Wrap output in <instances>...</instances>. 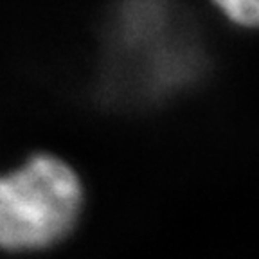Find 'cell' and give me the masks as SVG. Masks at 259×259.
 Here are the masks:
<instances>
[{
	"mask_svg": "<svg viewBox=\"0 0 259 259\" xmlns=\"http://www.w3.org/2000/svg\"><path fill=\"white\" fill-rule=\"evenodd\" d=\"M218 8L232 24L259 29V0H223Z\"/></svg>",
	"mask_w": 259,
	"mask_h": 259,
	"instance_id": "obj_2",
	"label": "cell"
},
{
	"mask_svg": "<svg viewBox=\"0 0 259 259\" xmlns=\"http://www.w3.org/2000/svg\"><path fill=\"white\" fill-rule=\"evenodd\" d=\"M81 207V184L69 164L36 155L0 177V248L38 250L72 229Z\"/></svg>",
	"mask_w": 259,
	"mask_h": 259,
	"instance_id": "obj_1",
	"label": "cell"
}]
</instances>
